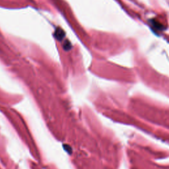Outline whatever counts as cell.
Wrapping results in <instances>:
<instances>
[{
  "label": "cell",
  "instance_id": "6da1fadb",
  "mask_svg": "<svg viewBox=\"0 0 169 169\" xmlns=\"http://www.w3.org/2000/svg\"><path fill=\"white\" fill-rule=\"evenodd\" d=\"M149 21L153 26L155 29H157V30L163 31L164 29V27L161 23V22H159L158 20L153 19H151Z\"/></svg>",
  "mask_w": 169,
  "mask_h": 169
},
{
  "label": "cell",
  "instance_id": "7a4b0ae2",
  "mask_svg": "<svg viewBox=\"0 0 169 169\" xmlns=\"http://www.w3.org/2000/svg\"><path fill=\"white\" fill-rule=\"evenodd\" d=\"M55 36H56V38H58V40H61L64 36V33L63 31L61 30V29H57L56 32H55Z\"/></svg>",
  "mask_w": 169,
  "mask_h": 169
}]
</instances>
